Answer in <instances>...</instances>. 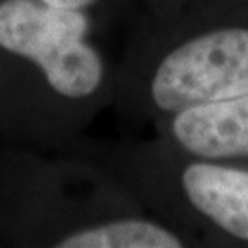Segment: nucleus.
I'll use <instances>...</instances> for the list:
<instances>
[{
    "mask_svg": "<svg viewBox=\"0 0 248 248\" xmlns=\"http://www.w3.org/2000/svg\"><path fill=\"white\" fill-rule=\"evenodd\" d=\"M248 94V0H173L143 8L116 61L114 108L160 118Z\"/></svg>",
    "mask_w": 248,
    "mask_h": 248,
    "instance_id": "1",
    "label": "nucleus"
},
{
    "mask_svg": "<svg viewBox=\"0 0 248 248\" xmlns=\"http://www.w3.org/2000/svg\"><path fill=\"white\" fill-rule=\"evenodd\" d=\"M101 31L85 11L0 0V70L15 78L20 129L61 155L114 105L116 62L99 45Z\"/></svg>",
    "mask_w": 248,
    "mask_h": 248,
    "instance_id": "2",
    "label": "nucleus"
},
{
    "mask_svg": "<svg viewBox=\"0 0 248 248\" xmlns=\"http://www.w3.org/2000/svg\"><path fill=\"white\" fill-rule=\"evenodd\" d=\"M62 155L99 166L195 248H248L247 162L191 155L155 134L138 142L83 136Z\"/></svg>",
    "mask_w": 248,
    "mask_h": 248,
    "instance_id": "3",
    "label": "nucleus"
},
{
    "mask_svg": "<svg viewBox=\"0 0 248 248\" xmlns=\"http://www.w3.org/2000/svg\"><path fill=\"white\" fill-rule=\"evenodd\" d=\"M149 127L155 136L186 153L248 164V94L191 107Z\"/></svg>",
    "mask_w": 248,
    "mask_h": 248,
    "instance_id": "4",
    "label": "nucleus"
},
{
    "mask_svg": "<svg viewBox=\"0 0 248 248\" xmlns=\"http://www.w3.org/2000/svg\"><path fill=\"white\" fill-rule=\"evenodd\" d=\"M143 8H155V6H162V4H169L173 0H140Z\"/></svg>",
    "mask_w": 248,
    "mask_h": 248,
    "instance_id": "5",
    "label": "nucleus"
}]
</instances>
